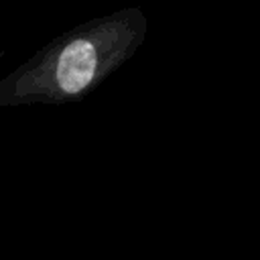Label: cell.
Returning <instances> with one entry per match:
<instances>
[{"label": "cell", "instance_id": "cell-1", "mask_svg": "<svg viewBox=\"0 0 260 260\" xmlns=\"http://www.w3.org/2000/svg\"><path fill=\"white\" fill-rule=\"evenodd\" d=\"M146 37L148 16L140 6L93 16L0 77V108L85 100L134 57Z\"/></svg>", "mask_w": 260, "mask_h": 260}]
</instances>
